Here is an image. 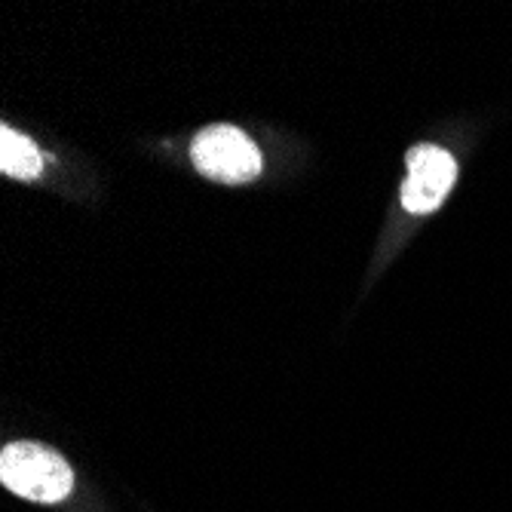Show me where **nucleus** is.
<instances>
[{
  "mask_svg": "<svg viewBox=\"0 0 512 512\" xmlns=\"http://www.w3.org/2000/svg\"><path fill=\"white\" fill-rule=\"evenodd\" d=\"M457 181V163L445 148L414 145L408 151V178L402 181V206L411 215L436 212Z\"/></svg>",
  "mask_w": 512,
  "mask_h": 512,
  "instance_id": "obj_3",
  "label": "nucleus"
},
{
  "mask_svg": "<svg viewBox=\"0 0 512 512\" xmlns=\"http://www.w3.org/2000/svg\"><path fill=\"white\" fill-rule=\"evenodd\" d=\"M191 160L200 175L221 184H246L261 175L264 157L252 138L237 126H206L191 145Z\"/></svg>",
  "mask_w": 512,
  "mask_h": 512,
  "instance_id": "obj_2",
  "label": "nucleus"
},
{
  "mask_svg": "<svg viewBox=\"0 0 512 512\" xmlns=\"http://www.w3.org/2000/svg\"><path fill=\"white\" fill-rule=\"evenodd\" d=\"M0 482L34 503H59L74 491L68 460L37 442H13L0 454Z\"/></svg>",
  "mask_w": 512,
  "mask_h": 512,
  "instance_id": "obj_1",
  "label": "nucleus"
},
{
  "mask_svg": "<svg viewBox=\"0 0 512 512\" xmlns=\"http://www.w3.org/2000/svg\"><path fill=\"white\" fill-rule=\"evenodd\" d=\"M0 172L25 181L43 172V154L37 151V145L10 126L0 129Z\"/></svg>",
  "mask_w": 512,
  "mask_h": 512,
  "instance_id": "obj_4",
  "label": "nucleus"
}]
</instances>
